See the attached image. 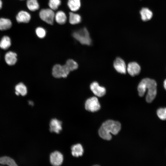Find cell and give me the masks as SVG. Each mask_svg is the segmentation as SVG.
Returning a JSON list of instances; mask_svg holds the SVG:
<instances>
[{
	"mask_svg": "<svg viewBox=\"0 0 166 166\" xmlns=\"http://www.w3.org/2000/svg\"><path fill=\"white\" fill-rule=\"evenodd\" d=\"M147 90L148 92L146 100L147 102L151 103L155 98L157 94V84L155 80L146 78L141 80L137 87L139 96H143Z\"/></svg>",
	"mask_w": 166,
	"mask_h": 166,
	"instance_id": "1",
	"label": "cell"
},
{
	"mask_svg": "<svg viewBox=\"0 0 166 166\" xmlns=\"http://www.w3.org/2000/svg\"><path fill=\"white\" fill-rule=\"evenodd\" d=\"M121 127V124L119 122L112 120H107L103 123L99 129V135L104 140H110L112 137L111 134H117Z\"/></svg>",
	"mask_w": 166,
	"mask_h": 166,
	"instance_id": "2",
	"label": "cell"
},
{
	"mask_svg": "<svg viewBox=\"0 0 166 166\" xmlns=\"http://www.w3.org/2000/svg\"><path fill=\"white\" fill-rule=\"evenodd\" d=\"M73 36L75 39L82 44L90 45L92 43L89 31L85 27L74 32Z\"/></svg>",
	"mask_w": 166,
	"mask_h": 166,
	"instance_id": "3",
	"label": "cell"
},
{
	"mask_svg": "<svg viewBox=\"0 0 166 166\" xmlns=\"http://www.w3.org/2000/svg\"><path fill=\"white\" fill-rule=\"evenodd\" d=\"M55 15L53 10L50 8L42 9L39 13V17L41 20L51 25L53 23Z\"/></svg>",
	"mask_w": 166,
	"mask_h": 166,
	"instance_id": "4",
	"label": "cell"
},
{
	"mask_svg": "<svg viewBox=\"0 0 166 166\" xmlns=\"http://www.w3.org/2000/svg\"><path fill=\"white\" fill-rule=\"evenodd\" d=\"M85 109L89 112H94L98 111L101 108V105L98 98L93 97L88 99L85 104Z\"/></svg>",
	"mask_w": 166,
	"mask_h": 166,
	"instance_id": "5",
	"label": "cell"
},
{
	"mask_svg": "<svg viewBox=\"0 0 166 166\" xmlns=\"http://www.w3.org/2000/svg\"><path fill=\"white\" fill-rule=\"evenodd\" d=\"M63 160V155L59 151H54L50 154V163L53 166H60L62 164Z\"/></svg>",
	"mask_w": 166,
	"mask_h": 166,
	"instance_id": "6",
	"label": "cell"
},
{
	"mask_svg": "<svg viewBox=\"0 0 166 166\" xmlns=\"http://www.w3.org/2000/svg\"><path fill=\"white\" fill-rule=\"evenodd\" d=\"M90 89L92 91L96 96L101 97L104 96L105 94L106 90L105 88L100 86L97 81L92 82L90 85Z\"/></svg>",
	"mask_w": 166,
	"mask_h": 166,
	"instance_id": "7",
	"label": "cell"
},
{
	"mask_svg": "<svg viewBox=\"0 0 166 166\" xmlns=\"http://www.w3.org/2000/svg\"><path fill=\"white\" fill-rule=\"evenodd\" d=\"M49 126L51 132L59 133L62 129V122L56 118L52 119L50 121Z\"/></svg>",
	"mask_w": 166,
	"mask_h": 166,
	"instance_id": "8",
	"label": "cell"
},
{
	"mask_svg": "<svg viewBox=\"0 0 166 166\" xmlns=\"http://www.w3.org/2000/svg\"><path fill=\"white\" fill-rule=\"evenodd\" d=\"M113 66L116 70L121 74H125L126 67L124 61L121 58L117 57L114 61Z\"/></svg>",
	"mask_w": 166,
	"mask_h": 166,
	"instance_id": "9",
	"label": "cell"
},
{
	"mask_svg": "<svg viewBox=\"0 0 166 166\" xmlns=\"http://www.w3.org/2000/svg\"><path fill=\"white\" fill-rule=\"evenodd\" d=\"M127 70L131 76L134 77L140 73L141 68L137 62H132L129 63L128 64Z\"/></svg>",
	"mask_w": 166,
	"mask_h": 166,
	"instance_id": "10",
	"label": "cell"
},
{
	"mask_svg": "<svg viewBox=\"0 0 166 166\" xmlns=\"http://www.w3.org/2000/svg\"><path fill=\"white\" fill-rule=\"evenodd\" d=\"M31 15L28 12L22 10L19 11L16 16L17 22L19 23H27L30 20Z\"/></svg>",
	"mask_w": 166,
	"mask_h": 166,
	"instance_id": "11",
	"label": "cell"
},
{
	"mask_svg": "<svg viewBox=\"0 0 166 166\" xmlns=\"http://www.w3.org/2000/svg\"><path fill=\"white\" fill-rule=\"evenodd\" d=\"M17 54L11 51H9L5 55V61L8 65H14L17 61Z\"/></svg>",
	"mask_w": 166,
	"mask_h": 166,
	"instance_id": "12",
	"label": "cell"
},
{
	"mask_svg": "<svg viewBox=\"0 0 166 166\" xmlns=\"http://www.w3.org/2000/svg\"><path fill=\"white\" fill-rule=\"evenodd\" d=\"M71 154L75 157H78L83 155L84 150L82 145L79 143L72 146L71 148Z\"/></svg>",
	"mask_w": 166,
	"mask_h": 166,
	"instance_id": "13",
	"label": "cell"
},
{
	"mask_svg": "<svg viewBox=\"0 0 166 166\" xmlns=\"http://www.w3.org/2000/svg\"><path fill=\"white\" fill-rule=\"evenodd\" d=\"M140 14L142 20L144 22L150 20L153 16V13L149 8L143 7L140 10Z\"/></svg>",
	"mask_w": 166,
	"mask_h": 166,
	"instance_id": "14",
	"label": "cell"
},
{
	"mask_svg": "<svg viewBox=\"0 0 166 166\" xmlns=\"http://www.w3.org/2000/svg\"><path fill=\"white\" fill-rule=\"evenodd\" d=\"M11 21L9 19L2 18H0V30H6L10 29L12 26Z\"/></svg>",
	"mask_w": 166,
	"mask_h": 166,
	"instance_id": "15",
	"label": "cell"
},
{
	"mask_svg": "<svg viewBox=\"0 0 166 166\" xmlns=\"http://www.w3.org/2000/svg\"><path fill=\"white\" fill-rule=\"evenodd\" d=\"M54 19L57 23L62 25L66 22L67 17L64 12L60 10L55 14Z\"/></svg>",
	"mask_w": 166,
	"mask_h": 166,
	"instance_id": "16",
	"label": "cell"
},
{
	"mask_svg": "<svg viewBox=\"0 0 166 166\" xmlns=\"http://www.w3.org/2000/svg\"><path fill=\"white\" fill-rule=\"evenodd\" d=\"M15 93L17 95H21L22 96L26 95L27 92V88L26 86L22 83L17 84L15 86Z\"/></svg>",
	"mask_w": 166,
	"mask_h": 166,
	"instance_id": "17",
	"label": "cell"
},
{
	"mask_svg": "<svg viewBox=\"0 0 166 166\" xmlns=\"http://www.w3.org/2000/svg\"><path fill=\"white\" fill-rule=\"evenodd\" d=\"M68 6L72 12H75L79 10L81 6L80 0H68Z\"/></svg>",
	"mask_w": 166,
	"mask_h": 166,
	"instance_id": "18",
	"label": "cell"
},
{
	"mask_svg": "<svg viewBox=\"0 0 166 166\" xmlns=\"http://www.w3.org/2000/svg\"><path fill=\"white\" fill-rule=\"evenodd\" d=\"M11 40L7 36H3L0 41V48L2 49H7L11 46Z\"/></svg>",
	"mask_w": 166,
	"mask_h": 166,
	"instance_id": "19",
	"label": "cell"
},
{
	"mask_svg": "<svg viewBox=\"0 0 166 166\" xmlns=\"http://www.w3.org/2000/svg\"><path fill=\"white\" fill-rule=\"evenodd\" d=\"M81 17L78 14L71 12L69 13V21L72 25L79 23L81 21Z\"/></svg>",
	"mask_w": 166,
	"mask_h": 166,
	"instance_id": "20",
	"label": "cell"
},
{
	"mask_svg": "<svg viewBox=\"0 0 166 166\" xmlns=\"http://www.w3.org/2000/svg\"><path fill=\"white\" fill-rule=\"evenodd\" d=\"M27 7L29 10L35 11L39 9V5L37 0H27Z\"/></svg>",
	"mask_w": 166,
	"mask_h": 166,
	"instance_id": "21",
	"label": "cell"
},
{
	"mask_svg": "<svg viewBox=\"0 0 166 166\" xmlns=\"http://www.w3.org/2000/svg\"><path fill=\"white\" fill-rule=\"evenodd\" d=\"M52 73L54 77L56 78L63 77V74L61 65L59 64L55 65L52 69Z\"/></svg>",
	"mask_w": 166,
	"mask_h": 166,
	"instance_id": "22",
	"label": "cell"
},
{
	"mask_svg": "<svg viewBox=\"0 0 166 166\" xmlns=\"http://www.w3.org/2000/svg\"><path fill=\"white\" fill-rule=\"evenodd\" d=\"M0 164L10 166L17 165L14 160L10 157L6 156L0 157Z\"/></svg>",
	"mask_w": 166,
	"mask_h": 166,
	"instance_id": "23",
	"label": "cell"
},
{
	"mask_svg": "<svg viewBox=\"0 0 166 166\" xmlns=\"http://www.w3.org/2000/svg\"><path fill=\"white\" fill-rule=\"evenodd\" d=\"M61 3L60 0H49L48 5L50 9L54 10L57 9Z\"/></svg>",
	"mask_w": 166,
	"mask_h": 166,
	"instance_id": "24",
	"label": "cell"
},
{
	"mask_svg": "<svg viewBox=\"0 0 166 166\" xmlns=\"http://www.w3.org/2000/svg\"><path fill=\"white\" fill-rule=\"evenodd\" d=\"M65 64L68 67L71 71L77 69L78 67L77 62L71 59L67 60Z\"/></svg>",
	"mask_w": 166,
	"mask_h": 166,
	"instance_id": "25",
	"label": "cell"
},
{
	"mask_svg": "<svg viewBox=\"0 0 166 166\" xmlns=\"http://www.w3.org/2000/svg\"><path fill=\"white\" fill-rule=\"evenodd\" d=\"M156 113L158 117L161 120H166V108H160L157 111Z\"/></svg>",
	"mask_w": 166,
	"mask_h": 166,
	"instance_id": "26",
	"label": "cell"
},
{
	"mask_svg": "<svg viewBox=\"0 0 166 166\" xmlns=\"http://www.w3.org/2000/svg\"><path fill=\"white\" fill-rule=\"evenodd\" d=\"M35 33L37 36L41 38H44L46 34V32L45 29L40 27H38L36 29Z\"/></svg>",
	"mask_w": 166,
	"mask_h": 166,
	"instance_id": "27",
	"label": "cell"
},
{
	"mask_svg": "<svg viewBox=\"0 0 166 166\" xmlns=\"http://www.w3.org/2000/svg\"><path fill=\"white\" fill-rule=\"evenodd\" d=\"M164 87L165 89L166 90V79L164 81Z\"/></svg>",
	"mask_w": 166,
	"mask_h": 166,
	"instance_id": "28",
	"label": "cell"
},
{
	"mask_svg": "<svg viewBox=\"0 0 166 166\" xmlns=\"http://www.w3.org/2000/svg\"><path fill=\"white\" fill-rule=\"evenodd\" d=\"M2 2L1 0H0V10L2 8Z\"/></svg>",
	"mask_w": 166,
	"mask_h": 166,
	"instance_id": "29",
	"label": "cell"
},
{
	"mask_svg": "<svg viewBox=\"0 0 166 166\" xmlns=\"http://www.w3.org/2000/svg\"></svg>",
	"mask_w": 166,
	"mask_h": 166,
	"instance_id": "30",
	"label": "cell"
}]
</instances>
